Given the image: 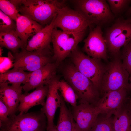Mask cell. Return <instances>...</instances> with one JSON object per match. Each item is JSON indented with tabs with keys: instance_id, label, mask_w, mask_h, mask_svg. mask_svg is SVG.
Here are the masks:
<instances>
[{
	"instance_id": "obj_1",
	"label": "cell",
	"mask_w": 131,
	"mask_h": 131,
	"mask_svg": "<svg viewBox=\"0 0 131 131\" xmlns=\"http://www.w3.org/2000/svg\"><path fill=\"white\" fill-rule=\"evenodd\" d=\"M19 13L36 21L43 27L49 24L66 1L57 0H10Z\"/></svg>"
},
{
	"instance_id": "obj_2",
	"label": "cell",
	"mask_w": 131,
	"mask_h": 131,
	"mask_svg": "<svg viewBox=\"0 0 131 131\" xmlns=\"http://www.w3.org/2000/svg\"><path fill=\"white\" fill-rule=\"evenodd\" d=\"M63 74L66 81L77 95L79 104L96 105L100 98V93L88 78L79 71L73 63L66 66Z\"/></svg>"
},
{
	"instance_id": "obj_3",
	"label": "cell",
	"mask_w": 131,
	"mask_h": 131,
	"mask_svg": "<svg viewBox=\"0 0 131 131\" xmlns=\"http://www.w3.org/2000/svg\"><path fill=\"white\" fill-rule=\"evenodd\" d=\"M71 1L75 6L76 10L92 25L101 27L114 19V14L105 0H74Z\"/></svg>"
},
{
	"instance_id": "obj_4",
	"label": "cell",
	"mask_w": 131,
	"mask_h": 131,
	"mask_svg": "<svg viewBox=\"0 0 131 131\" xmlns=\"http://www.w3.org/2000/svg\"><path fill=\"white\" fill-rule=\"evenodd\" d=\"M47 119L41 110L9 116L6 122L0 124V131H46Z\"/></svg>"
},
{
	"instance_id": "obj_5",
	"label": "cell",
	"mask_w": 131,
	"mask_h": 131,
	"mask_svg": "<svg viewBox=\"0 0 131 131\" xmlns=\"http://www.w3.org/2000/svg\"><path fill=\"white\" fill-rule=\"evenodd\" d=\"M85 33L69 32L54 28L52 34L51 43L53 60L57 64L69 56L83 39Z\"/></svg>"
},
{
	"instance_id": "obj_6",
	"label": "cell",
	"mask_w": 131,
	"mask_h": 131,
	"mask_svg": "<svg viewBox=\"0 0 131 131\" xmlns=\"http://www.w3.org/2000/svg\"><path fill=\"white\" fill-rule=\"evenodd\" d=\"M13 56V68L29 72L52 62L53 60L52 48L50 45L44 49L32 51L23 48Z\"/></svg>"
},
{
	"instance_id": "obj_7",
	"label": "cell",
	"mask_w": 131,
	"mask_h": 131,
	"mask_svg": "<svg viewBox=\"0 0 131 131\" xmlns=\"http://www.w3.org/2000/svg\"><path fill=\"white\" fill-rule=\"evenodd\" d=\"M73 64L99 91L105 68L100 61L86 55L77 47L69 56Z\"/></svg>"
},
{
	"instance_id": "obj_8",
	"label": "cell",
	"mask_w": 131,
	"mask_h": 131,
	"mask_svg": "<svg viewBox=\"0 0 131 131\" xmlns=\"http://www.w3.org/2000/svg\"><path fill=\"white\" fill-rule=\"evenodd\" d=\"M129 74L122 63L116 57L105 68L99 91L100 95L102 96L108 91L123 88L130 89Z\"/></svg>"
},
{
	"instance_id": "obj_9",
	"label": "cell",
	"mask_w": 131,
	"mask_h": 131,
	"mask_svg": "<svg viewBox=\"0 0 131 131\" xmlns=\"http://www.w3.org/2000/svg\"><path fill=\"white\" fill-rule=\"evenodd\" d=\"M104 37L108 51L117 57L121 48L131 41V23L126 22L124 19H118L107 29Z\"/></svg>"
},
{
	"instance_id": "obj_10",
	"label": "cell",
	"mask_w": 131,
	"mask_h": 131,
	"mask_svg": "<svg viewBox=\"0 0 131 131\" xmlns=\"http://www.w3.org/2000/svg\"><path fill=\"white\" fill-rule=\"evenodd\" d=\"M54 24L55 28L71 33L86 31L88 27L93 26L78 11L66 5L59 10L54 18Z\"/></svg>"
},
{
	"instance_id": "obj_11",
	"label": "cell",
	"mask_w": 131,
	"mask_h": 131,
	"mask_svg": "<svg viewBox=\"0 0 131 131\" xmlns=\"http://www.w3.org/2000/svg\"><path fill=\"white\" fill-rule=\"evenodd\" d=\"M92 26L89 34L84 41L83 51L89 57L100 61L107 58V47L101 27Z\"/></svg>"
},
{
	"instance_id": "obj_12",
	"label": "cell",
	"mask_w": 131,
	"mask_h": 131,
	"mask_svg": "<svg viewBox=\"0 0 131 131\" xmlns=\"http://www.w3.org/2000/svg\"><path fill=\"white\" fill-rule=\"evenodd\" d=\"M127 89L123 88L104 94L95 106L99 114L114 115L126 105Z\"/></svg>"
},
{
	"instance_id": "obj_13",
	"label": "cell",
	"mask_w": 131,
	"mask_h": 131,
	"mask_svg": "<svg viewBox=\"0 0 131 131\" xmlns=\"http://www.w3.org/2000/svg\"><path fill=\"white\" fill-rule=\"evenodd\" d=\"M59 80L56 76L48 84L46 100L45 105L40 109L47 118V130L55 126L54 123L55 113L61 105V96L59 93L58 86Z\"/></svg>"
},
{
	"instance_id": "obj_14",
	"label": "cell",
	"mask_w": 131,
	"mask_h": 131,
	"mask_svg": "<svg viewBox=\"0 0 131 131\" xmlns=\"http://www.w3.org/2000/svg\"><path fill=\"white\" fill-rule=\"evenodd\" d=\"M57 64L51 62L31 72L27 82L22 85L23 90L27 93L41 86L48 85L56 76Z\"/></svg>"
},
{
	"instance_id": "obj_15",
	"label": "cell",
	"mask_w": 131,
	"mask_h": 131,
	"mask_svg": "<svg viewBox=\"0 0 131 131\" xmlns=\"http://www.w3.org/2000/svg\"><path fill=\"white\" fill-rule=\"evenodd\" d=\"M70 111L74 121L81 131H89L99 114L94 106L89 104L71 106Z\"/></svg>"
},
{
	"instance_id": "obj_16",
	"label": "cell",
	"mask_w": 131,
	"mask_h": 131,
	"mask_svg": "<svg viewBox=\"0 0 131 131\" xmlns=\"http://www.w3.org/2000/svg\"><path fill=\"white\" fill-rule=\"evenodd\" d=\"M22 90V85H9L0 83V99L7 106L9 113V116L16 115L17 111Z\"/></svg>"
},
{
	"instance_id": "obj_17",
	"label": "cell",
	"mask_w": 131,
	"mask_h": 131,
	"mask_svg": "<svg viewBox=\"0 0 131 131\" xmlns=\"http://www.w3.org/2000/svg\"><path fill=\"white\" fill-rule=\"evenodd\" d=\"M48 89V85L42 86L36 88L30 93L22 94L20 97V103L17 110L19 114L27 113L30 108L36 105H41L43 106Z\"/></svg>"
},
{
	"instance_id": "obj_18",
	"label": "cell",
	"mask_w": 131,
	"mask_h": 131,
	"mask_svg": "<svg viewBox=\"0 0 131 131\" xmlns=\"http://www.w3.org/2000/svg\"><path fill=\"white\" fill-rule=\"evenodd\" d=\"M16 23L15 33L21 40L25 48L29 38L33 37L43 28L36 21L20 14Z\"/></svg>"
},
{
	"instance_id": "obj_19",
	"label": "cell",
	"mask_w": 131,
	"mask_h": 131,
	"mask_svg": "<svg viewBox=\"0 0 131 131\" xmlns=\"http://www.w3.org/2000/svg\"><path fill=\"white\" fill-rule=\"evenodd\" d=\"M55 17L49 24L44 27L28 41L25 48L27 50L32 51L43 49L50 45L52 32L55 28Z\"/></svg>"
},
{
	"instance_id": "obj_20",
	"label": "cell",
	"mask_w": 131,
	"mask_h": 131,
	"mask_svg": "<svg viewBox=\"0 0 131 131\" xmlns=\"http://www.w3.org/2000/svg\"><path fill=\"white\" fill-rule=\"evenodd\" d=\"M30 73L13 68L11 70L0 73V83L14 85H24L27 81Z\"/></svg>"
},
{
	"instance_id": "obj_21",
	"label": "cell",
	"mask_w": 131,
	"mask_h": 131,
	"mask_svg": "<svg viewBox=\"0 0 131 131\" xmlns=\"http://www.w3.org/2000/svg\"><path fill=\"white\" fill-rule=\"evenodd\" d=\"M112 123L114 131H131V114L128 104L114 115Z\"/></svg>"
},
{
	"instance_id": "obj_22",
	"label": "cell",
	"mask_w": 131,
	"mask_h": 131,
	"mask_svg": "<svg viewBox=\"0 0 131 131\" xmlns=\"http://www.w3.org/2000/svg\"><path fill=\"white\" fill-rule=\"evenodd\" d=\"M15 31L0 32V47L7 48L13 54L19 52L20 49L25 48L21 40Z\"/></svg>"
},
{
	"instance_id": "obj_23",
	"label": "cell",
	"mask_w": 131,
	"mask_h": 131,
	"mask_svg": "<svg viewBox=\"0 0 131 131\" xmlns=\"http://www.w3.org/2000/svg\"><path fill=\"white\" fill-rule=\"evenodd\" d=\"M59 108V116L55 126L56 129L58 131H72L74 121L72 115L61 96Z\"/></svg>"
},
{
	"instance_id": "obj_24",
	"label": "cell",
	"mask_w": 131,
	"mask_h": 131,
	"mask_svg": "<svg viewBox=\"0 0 131 131\" xmlns=\"http://www.w3.org/2000/svg\"><path fill=\"white\" fill-rule=\"evenodd\" d=\"M58 86L64 101L70 104L71 106L77 105L78 97L71 86L64 80H59Z\"/></svg>"
},
{
	"instance_id": "obj_25",
	"label": "cell",
	"mask_w": 131,
	"mask_h": 131,
	"mask_svg": "<svg viewBox=\"0 0 131 131\" xmlns=\"http://www.w3.org/2000/svg\"><path fill=\"white\" fill-rule=\"evenodd\" d=\"M111 116L99 114L89 131H114Z\"/></svg>"
},
{
	"instance_id": "obj_26",
	"label": "cell",
	"mask_w": 131,
	"mask_h": 131,
	"mask_svg": "<svg viewBox=\"0 0 131 131\" xmlns=\"http://www.w3.org/2000/svg\"><path fill=\"white\" fill-rule=\"evenodd\" d=\"M0 10L16 22L20 13L10 0H0Z\"/></svg>"
},
{
	"instance_id": "obj_27",
	"label": "cell",
	"mask_w": 131,
	"mask_h": 131,
	"mask_svg": "<svg viewBox=\"0 0 131 131\" xmlns=\"http://www.w3.org/2000/svg\"><path fill=\"white\" fill-rule=\"evenodd\" d=\"M110 10L113 14L119 15L125 11L131 3V0H108Z\"/></svg>"
},
{
	"instance_id": "obj_28",
	"label": "cell",
	"mask_w": 131,
	"mask_h": 131,
	"mask_svg": "<svg viewBox=\"0 0 131 131\" xmlns=\"http://www.w3.org/2000/svg\"><path fill=\"white\" fill-rule=\"evenodd\" d=\"M16 23L0 10V32L15 31Z\"/></svg>"
},
{
	"instance_id": "obj_29",
	"label": "cell",
	"mask_w": 131,
	"mask_h": 131,
	"mask_svg": "<svg viewBox=\"0 0 131 131\" xmlns=\"http://www.w3.org/2000/svg\"><path fill=\"white\" fill-rule=\"evenodd\" d=\"M121 56L123 66L130 74L131 73V41L123 47Z\"/></svg>"
},
{
	"instance_id": "obj_30",
	"label": "cell",
	"mask_w": 131,
	"mask_h": 131,
	"mask_svg": "<svg viewBox=\"0 0 131 131\" xmlns=\"http://www.w3.org/2000/svg\"><path fill=\"white\" fill-rule=\"evenodd\" d=\"M9 115L8 108L6 104L0 99V124L7 122Z\"/></svg>"
},
{
	"instance_id": "obj_31",
	"label": "cell",
	"mask_w": 131,
	"mask_h": 131,
	"mask_svg": "<svg viewBox=\"0 0 131 131\" xmlns=\"http://www.w3.org/2000/svg\"><path fill=\"white\" fill-rule=\"evenodd\" d=\"M72 131H81L78 127L74 121Z\"/></svg>"
},
{
	"instance_id": "obj_32",
	"label": "cell",
	"mask_w": 131,
	"mask_h": 131,
	"mask_svg": "<svg viewBox=\"0 0 131 131\" xmlns=\"http://www.w3.org/2000/svg\"><path fill=\"white\" fill-rule=\"evenodd\" d=\"M128 107L129 112L131 114V97L130 99L129 103L128 104Z\"/></svg>"
},
{
	"instance_id": "obj_33",
	"label": "cell",
	"mask_w": 131,
	"mask_h": 131,
	"mask_svg": "<svg viewBox=\"0 0 131 131\" xmlns=\"http://www.w3.org/2000/svg\"><path fill=\"white\" fill-rule=\"evenodd\" d=\"M47 131H58L56 129L55 126L47 130Z\"/></svg>"
},
{
	"instance_id": "obj_34",
	"label": "cell",
	"mask_w": 131,
	"mask_h": 131,
	"mask_svg": "<svg viewBox=\"0 0 131 131\" xmlns=\"http://www.w3.org/2000/svg\"><path fill=\"white\" fill-rule=\"evenodd\" d=\"M126 13L128 15H130L131 14V7L128 9Z\"/></svg>"
},
{
	"instance_id": "obj_35",
	"label": "cell",
	"mask_w": 131,
	"mask_h": 131,
	"mask_svg": "<svg viewBox=\"0 0 131 131\" xmlns=\"http://www.w3.org/2000/svg\"><path fill=\"white\" fill-rule=\"evenodd\" d=\"M124 21L126 22L131 23V18L124 20Z\"/></svg>"
},
{
	"instance_id": "obj_36",
	"label": "cell",
	"mask_w": 131,
	"mask_h": 131,
	"mask_svg": "<svg viewBox=\"0 0 131 131\" xmlns=\"http://www.w3.org/2000/svg\"><path fill=\"white\" fill-rule=\"evenodd\" d=\"M130 77L129 78V80L130 82V83L129 84L130 89L131 90V73L130 74Z\"/></svg>"
},
{
	"instance_id": "obj_37",
	"label": "cell",
	"mask_w": 131,
	"mask_h": 131,
	"mask_svg": "<svg viewBox=\"0 0 131 131\" xmlns=\"http://www.w3.org/2000/svg\"><path fill=\"white\" fill-rule=\"evenodd\" d=\"M2 47H0V56H1V54H2Z\"/></svg>"
}]
</instances>
